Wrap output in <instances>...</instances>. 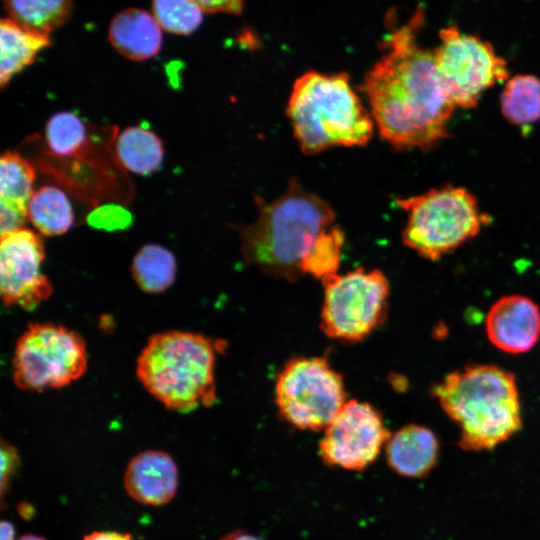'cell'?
<instances>
[{"label":"cell","mask_w":540,"mask_h":540,"mask_svg":"<svg viewBox=\"0 0 540 540\" xmlns=\"http://www.w3.org/2000/svg\"><path fill=\"white\" fill-rule=\"evenodd\" d=\"M124 488L136 502L147 506L169 503L178 489V467L170 454L146 450L135 455L124 473Z\"/></svg>","instance_id":"14"},{"label":"cell","mask_w":540,"mask_h":540,"mask_svg":"<svg viewBox=\"0 0 540 540\" xmlns=\"http://www.w3.org/2000/svg\"><path fill=\"white\" fill-rule=\"evenodd\" d=\"M395 202L407 215L402 243L431 261L456 250L487 223L477 199L463 187L445 185Z\"/></svg>","instance_id":"6"},{"label":"cell","mask_w":540,"mask_h":540,"mask_svg":"<svg viewBox=\"0 0 540 540\" xmlns=\"http://www.w3.org/2000/svg\"><path fill=\"white\" fill-rule=\"evenodd\" d=\"M44 258L43 240L33 230L23 227L1 235L0 292L6 306L33 310L51 296Z\"/></svg>","instance_id":"12"},{"label":"cell","mask_w":540,"mask_h":540,"mask_svg":"<svg viewBox=\"0 0 540 540\" xmlns=\"http://www.w3.org/2000/svg\"><path fill=\"white\" fill-rule=\"evenodd\" d=\"M35 175L32 164L21 155L3 152L0 158V204L27 212Z\"/></svg>","instance_id":"23"},{"label":"cell","mask_w":540,"mask_h":540,"mask_svg":"<svg viewBox=\"0 0 540 540\" xmlns=\"http://www.w3.org/2000/svg\"><path fill=\"white\" fill-rule=\"evenodd\" d=\"M304 154L333 146H362L373 135L374 120L345 72L307 71L294 82L287 107Z\"/></svg>","instance_id":"5"},{"label":"cell","mask_w":540,"mask_h":540,"mask_svg":"<svg viewBox=\"0 0 540 540\" xmlns=\"http://www.w3.org/2000/svg\"><path fill=\"white\" fill-rule=\"evenodd\" d=\"M176 259L167 248L157 244L143 246L133 258L131 271L137 286L157 294L169 288L176 276Z\"/></svg>","instance_id":"21"},{"label":"cell","mask_w":540,"mask_h":540,"mask_svg":"<svg viewBox=\"0 0 540 540\" xmlns=\"http://www.w3.org/2000/svg\"><path fill=\"white\" fill-rule=\"evenodd\" d=\"M45 139L49 150L60 157L80 155L88 141L83 121L73 112L53 114L45 126Z\"/></svg>","instance_id":"25"},{"label":"cell","mask_w":540,"mask_h":540,"mask_svg":"<svg viewBox=\"0 0 540 540\" xmlns=\"http://www.w3.org/2000/svg\"><path fill=\"white\" fill-rule=\"evenodd\" d=\"M1 540H15V528L9 521L2 520L0 525Z\"/></svg>","instance_id":"33"},{"label":"cell","mask_w":540,"mask_h":540,"mask_svg":"<svg viewBox=\"0 0 540 540\" xmlns=\"http://www.w3.org/2000/svg\"><path fill=\"white\" fill-rule=\"evenodd\" d=\"M108 38L124 57L143 61L160 51L162 31L153 15L140 8H127L112 19Z\"/></svg>","instance_id":"16"},{"label":"cell","mask_w":540,"mask_h":540,"mask_svg":"<svg viewBox=\"0 0 540 540\" xmlns=\"http://www.w3.org/2000/svg\"><path fill=\"white\" fill-rule=\"evenodd\" d=\"M422 8L383 41V55L366 74L365 92L380 135L397 149H427L448 136L455 105L438 74L433 49L420 46Z\"/></svg>","instance_id":"1"},{"label":"cell","mask_w":540,"mask_h":540,"mask_svg":"<svg viewBox=\"0 0 540 540\" xmlns=\"http://www.w3.org/2000/svg\"><path fill=\"white\" fill-rule=\"evenodd\" d=\"M28 220L39 234L58 236L68 232L74 223L72 206L66 194L57 187L43 186L34 191L27 207Z\"/></svg>","instance_id":"19"},{"label":"cell","mask_w":540,"mask_h":540,"mask_svg":"<svg viewBox=\"0 0 540 540\" xmlns=\"http://www.w3.org/2000/svg\"><path fill=\"white\" fill-rule=\"evenodd\" d=\"M439 38L440 44L433 49L436 68L455 107H475L485 90L508 80L506 60L488 41L455 25L442 28Z\"/></svg>","instance_id":"10"},{"label":"cell","mask_w":540,"mask_h":540,"mask_svg":"<svg viewBox=\"0 0 540 540\" xmlns=\"http://www.w3.org/2000/svg\"><path fill=\"white\" fill-rule=\"evenodd\" d=\"M485 330L489 341L499 350L525 353L540 339V309L526 296H503L490 307Z\"/></svg>","instance_id":"13"},{"label":"cell","mask_w":540,"mask_h":540,"mask_svg":"<svg viewBox=\"0 0 540 540\" xmlns=\"http://www.w3.org/2000/svg\"><path fill=\"white\" fill-rule=\"evenodd\" d=\"M83 540H133L129 533L117 531H93L84 536Z\"/></svg>","instance_id":"31"},{"label":"cell","mask_w":540,"mask_h":540,"mask_svg":"<svg viewBox=\"0 0 540 540\" xmlns=\"http://www.w3.org/2000/svg\"><path fill=\"white\" fill-rule=\"evenodd\" d=\"M22 508H19V513L24 518H28L32 516V507L29 504L21 505Z\"/></svg>","instance_id":"34"},{"label":"cell","mask_w":540,"mask_h":540,"mask_svg":"<svg viewBox=\"0 0 540 540\" xmlns=\"http://www.w3.org/2000/svg\"><path fill=\"white\" fill-rule=\"evenodd\" d=\"M432 395L460 427L462 449H492L522 427L515 376L497 365L451 372L433 386Z\"/></svg>","instance_id":"3"},{"label":"cell","mask_w":540,"mask_h":540,"mask_svg":"<svg viewBox=\"0 0 540 540\" xmlns=\"http://www.w3.org/2000/svg\"><path fill=\"white\" fill-rule=\"evenodd\" d=\"M438 440L430 429L418 424H408L390 435L385 445L388 466L397 474L419 478L436 464Z\"/></svg>","instance_id":"15"},{"label":"cell","mask_w":540,"mask_h":540,"mask_svg":"<svg viewBox=\"0 0 540 540\" xmlns=\"http://www.w3.org/2000/svg\"><path fill=\"white\" fill-rule=\"evenodd\" d=\"M203 12L215 13L224 12L229 14H239L243 10V2L238 0L225 1H195Z\"/></svg>","instance_id":"30"},{"label":"cell","mask_w":540,"mask_h":540,"mask_svg":"<svg viewBox=\"0 0 540 540\" xmlns=\"http://www.w3.org/2000/svg\"><path fill=\"white\" fill-rule=\"evenodd\" d=\"M503 116L514 125L524 126L540 120V79L517 74L506 81L500 99Z\"/></svg>","instance_id":"22"},{"label":"cell","mask_w":540,"mask_h":540,"mask_svg":"<svg viewBox=\"0 0 540 540\" xmlns=\"http://www.w3.org/2000/svg\"><path fill=\"white\" fill-rule=\"evenodd\" d=\"M3 5L8 18L16 24L47 36L68 20L73 9L69 0H7Z\"/></svg>","instance_id":"20"},{"label":"cell","mask_w":540,"mask_h":540,"mask_svg":"<svg viewBox=\"0 0 540 540\" xmlns=\"http://www.w3.org/2000/svg\"><path fill=\"white\" fill-rule=\"evenodd\" d=\"M16 540H46V539L35 534H25Z\"/></svg>","instance_id":"35"},{"label":"cell","mask_w":540,"mask_h":540,"mask_svg":"<svg viewBox=\"0 0 540 540\" xmlns=\"http://www.w3.org/2000/svg\"><path fill=\"white\" fill-rule=\"evenodd\" d=\"M0 231L1 235L23 228L28 220L27 212L10 208L0 204Z\"/></svg>","instance_id":"29"},{"label":"cell","mask_w":540,"mask_h":540,"mask_svg":"<svg viewBox=\"0 0 540 540\" xmlns=\"http://www.w3.org/2000/svg\"><path fill=\"white\" fill-rule=\"evenodd\" d=\"M346 402L343 377L326 356L291 358L277 375L278 414L299 430L324 431Z\"/></svg>","instance_id":"7"},{"label":"cell","mask_w":540,"mask_h":540,"mask_svg":"<svg viewBox=\"0 0 540 540\" xmlns=\"http://www.w3.org/2000/svg\"><path fill=\"white\" fill-rule=\"evenodd\" d=\"M152 13L159 26L170 33L189 35L203 21V11L195 1L155 0Z\"/></svg>","instance_id":"26"},{"label":"cell","mask_w":540,"mask_h":540,"mask_svg":"<svg viewBox=\"0 0 540 540\" xmlns=\"http://www.w3.org/2000/svg\"><path fill=\"white\" fill-rule=\"evenodd\" d=\"M219 540H266L248 531L237 529L223 535Z\"/></svg>","instance_id":"32"},{"label":"cell","mask_w":540,"mask_h":540,"mask_svg":"<svg viewBox=\"0 0 540 540\" xmlns=\"http://www.w3.org/2000/svg\"><path fill=\"white\" fill-rule=\"evenodd\" d=\"M132 222L130 211L115 203L97 206L87 215V223L91 227L109 232L125 230Z\"/></svg>","instance_id":"27"},{"label":"cell","mask_w":540,"mask_h":540,"mask_svg":"<svg viewBox=\"0 0 540 540\" xmlns=\"http://www.w3.org/2000/svg\"><path fill=\"white\" fill-rule=\"evenodd\" d=\"M258 214L241 226L244 263L263 274L286 281L302 277L300 265L316 239L335 223L332 207L293 180L273 201L255 197Z\"/></svg>","instance_id":"2"},{"label":"cell","mask_w":540,"mask_h":540,"mask_svg":"<svg viewBox=\"0 0 540 540\" xmlns=\"http://www.w3.org/2000/svg\"><path fill=\"white\" fill-rule=\"evenodd\" d=\"M320 329L329 338L357 342L386 320L390 285L379 269L362 267L322 280Z\"/></svg>","instance_id":"8"},{"label":"cell","mask_w":540,"mask_h":540,"mask_svg":"<svg viewBox=\"0 0 540 540\" xmlns=\"http://www.w3.org/2000/svg\"><path fill=\"white\" fill-rule=\"evenodd\" d=\"M345 242L344 232L337 224L325 230L303 258L300 271L321 281L337 274Z\"/></svg>","instance_id":"24"},{"label":"cell","mask_w":540,"mask_h":540,"mask_svg":"<svg viewBox=\"0 0 540 540\" xmlns=\"http://www.w3.org/2000/svg\"><path fill=\"white\" fill-rule=\"evenodd\" d=\"M1 497L9 488L10 481L20 465V457L16 447L4 439L1 440Z\"/></svg>","instance_id":"28"},{"label":"cell","mask_w":540,"mask_h":540,"mask_svg":"<svg viewBox=\"0 0 540 540\" xmlns=\"http://www.w3.org/2000/svg\"><path fill=\"white\" fill-rule=\"evenodd\" d=\"M223 340L200 333L165 331L153 335L137 359L143 387L167 409L188 413L216 403L215 364Z\"/></svg>","instance_id":"4"},{"label":"cell","mask_w":540,"mask_h":540,"mask_svg":"<svg viewBox=\"0 0 540 540\" xmlns=\"http://www.w3.org/2000/svg\"><path fill=\"white\" fill-rule=\"evenodd\" d=\"M115 149L121 164L139 175H149L158 170L164 156L161 140L142 126L122 130L116 139Z\"/></svg>","instance_id":"18"},{"label":"cell","mask_w":540,"mask_h":540,"mask_svg":"<svg viewBox=\"0 0 540 540\" xmlns=\"http://www.w3.org/2000/svg\"><path fill=\"white\" fill-rule=\"evenodd\" d=\"M50 45L47 35L30 32L9 18L0 22V85L2 88L26 66L37 53Z\"/></svg>","instance_id":"17"},{"label":"cell","mask_w":540,"mask_h":540,"mask_svg":"<svg viewBox=\"0 0 540 540\" xmlns=\"http://www.w3.org/2000/svg\"><path fill=\"white\" fill-rule=\"evenodd\" d=\"M390 435L375 407L352 399L324 430L319 454L329 467L361 472L375 462Z\"/></svg>","instance_id":"11"},{"label":"cell","mask_w":540,"mask_h":540,"mask_svg":"<svg viewBox=\"0 0 540 540\" xmlns=\"http://www.w3.org/2000/svg\"><path fill=\"white\" fill-rule=\"evenodd\" d=\"M87 361L80 334L57 324L33 323L15 346L14 384L25 391L62 388L85 373Z\"/></svg>","instance_id":"9"}]
</instances>
